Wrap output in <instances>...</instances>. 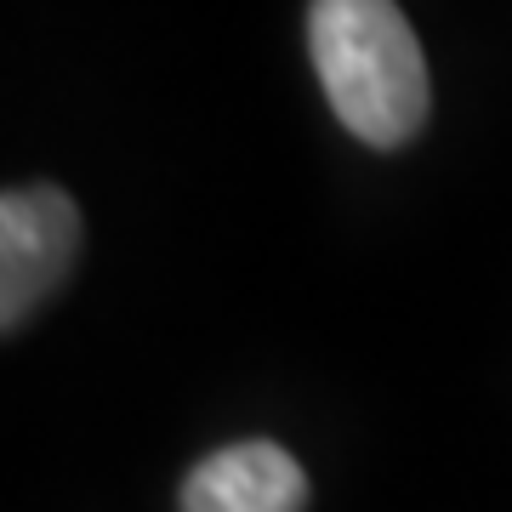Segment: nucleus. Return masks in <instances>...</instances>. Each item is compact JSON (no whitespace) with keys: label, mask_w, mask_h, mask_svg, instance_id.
<instances>
[{"label":"nucleus","mask_w":512,"mask_h":512,"mask_svg":"<svg viewBox=\"0 0 512 512\" xmlns=\"http://www.w3.org/2000/svg\"><path fill=\"white\" fill-rule=\"evenodd\" d=\"M308 52L336 120L370 148L410 143L427 120V57L393 0H313Z\"/></svg>","instance_id":"obj_1"},{"label":"nucleus","mask_w":512,"mask_h":512,"mask_svg":"<svg viewBox=\"0 0 512 512\" xmlns=\"http://www.w3.org/2000/svg\"><path fill=\"white\" fill-rule=\"evenodd\" d=\"M80 205L52 183H23L0 194V330L12 336L35 319L74 274Z\"/></svg>","instance_id":"obj_2"},{"label":"nucleus","mask_w":512,"mask_h":512,"mask_svg":"<svg viewBox=\"0 0 512 512\" xmlns=\"http://www.w3.org/2000/svg\"><path fill=\"white\" fill-rule=\"evenodd\" d=\"M308 507V473L302 461L274 439H239L194 461L183 478L177 512H302Z\"/></svg>","instance_id":"obj_3"}]
</instances>
